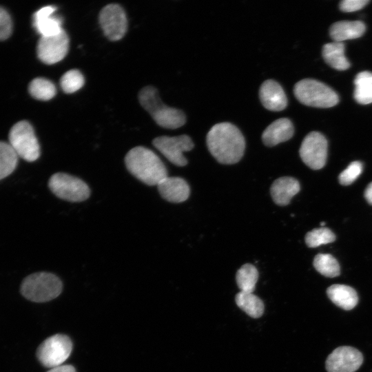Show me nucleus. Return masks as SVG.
Instances as JSON below:
<instances>
[{
    "mask_svg": "<svg viewBox=\"0 0 372 372\" xmlns=\"http://www.w3.org/2000/svg\"><path fill=\"white\" fill-rule=\"evenodd\" d=\"M206 141L211 154L220 163H236L244 154V136L238 128L230 123H219L212 126Z\"/></svg>",
    "mask_w": 372,
    "mask_h": 372,
    "instance_id": "f257e3e1",
    "label": "nucleus"
},
{
    "mask_svg": "<svg viewBox=\"0 0 372 372\" xmlns=\"http://www.w3.org/2000/svg\"><path fill=\"white\" fill-rule=\"evenodd\" d=\"M129 172L143 183L157 185L167 176V171L161 158L151 149L143 146L131 149L125 157Z\"/></svg>",
    "mask_w": 372,
    "mask_h": 372,
    "instance_id": "f03ea898",
    "label": "nucleus"
},
{
    "mask_svg": "<svg viewBox=\"0 0 372 372\" xmlns=\"http://www.w3.org/2000/svg\"><path fill=\"white\" fill-rule=\"evenodd\" d=\"M138 100L142 107L162 127L176 129L186 122L183 112L165 105L161 101L157 90L153 86L143 87L138 94Z\"/></svg>",
    "mask_w": 372,
    "mask_h": 372,
    "instance_id": "7ed1b4c3",
    "label": "nucleus"
},
{
    "mask_svg": "<svg viewBox=\"0 0 372 372\" xmlns=\"http://www.w3.org/2000/svg\"><path fill=\"white\" fill-rule=\"evenodd\" d=\"M62 289V282L56 275L49 272H37L23 279L20 291L23 297L30 301L44 302L59 296Z\"/></svg>",
    "mask_w": 372,
    "mask_h": 372,
    "instance_id": "20e7f679",
    "label": "nucleus"
},
{
    "mask_svg": "<svg viewBox=\"0 0 372 372\" xmlns=\"http://www.w3.org/2000/svg\"><path fill=\"white\" fill-rule=\"evenodd\" d=\"M293 92L301 103L310 107L328 108L335 105L339 101L338 94L330 87L311 79L296 83Z\"/></svg>",
    "mask_w": 372,
    "mask_h": 372,
    "instance_id": "39448f33",
    "label": "nucleus"
},
{
    "mask_svg": "<svg viewBox=\"0 0 372 372\" xmlns=\"http://www.w3.org/2000/svg\"><path fill=\"white\" fill-rule=\"evenodd\" d=\"M9 144L18 157L26 161H34L40 156V146L34 129L26 121H19L12 127Z\"/></svg>",
    "mask_w": 372,
    "mask_h": 372,
    "instance_id": "423d86ee",
    "label": "nucleus"
},
{
    "mask_svg": "<svg viewBox=\"0 0 372 372\" xmlns=\"http://www.w3.org/2000/svg\"><path fill=\"white\" fill-rule=\"evenodd\" d=\"M48 187L56 196L69 202H82L90 195V189L83 180L63 172L54 174L49 179Z\"/></svg>",
    "mask_w": 372,
    "mask_h": 372,
    "instance_id": "0eeeda50",
    "label": "nucleus"
},
{
    "mask_svg": "<svg viewBox=\"0 0 372 372\" xmlns=\"http://www.w3.org/2000/svg\"><path fill=\"white\" fill-rule=\"evenodd\" d=\"M72 350L71 339L66 335L55 334L45 339L37 350L40 363L48 368L62 365Z\"/></svg>",
    "mask_w": 372,
    "mask_h": 372,
    "instance_id": "6e6552de",
    "label": "nucleus"
},
{
    "mask_svg": "<svg viewBox=\"0 0 372 372\" xmlns=\"http://www.w3.org/2000/svg\"><path fill=\"white\" fill-rule=\"evenodd\" d=\"M153 145L168 159L177 166H185L187 163L183 152L193 149L194 144L187 135L177 136H162L153 140Z\"/></svg>",
    "mask_w": 372,
    "mask_h": 372,
    "instance_id": "1a4fd4ad",
    "label": "nucleus"
},
{
    "mask_svg": "<svg viewBox=\"0 0 372 372\" xmlns=\"http://www.w3.org/2000/svg\"><path fill=\"white\" fill-rule=\"evenodd\" d=\"M327 141L318 132H311L304 138L300 147L302 161L311 169L322 168L327 158Z\"/></svg>",
    "mask_w": 372,
    "mask_h": 372,
    "instance_id": "9d476101",
    "label": "nucleus"
},
{
    "mask_svg": "<svg viewBox=\"0 0 372 372\" xmlns=\"http://www.w3.org/2000/svg\"><path fill=\"white\" fill-rule=\"evenodd\" d=\"M99 23L104 34L110 40L121 39L127 28V21L123 8L118 4H108L100 12Z\"/></svg>",
    "mask_w": 372,
    "mask_h": 372,
    "instance_id": "9b49d317",
    "label": "nucleus"
},
{
    "mask_svg": "<svg viewBox=\"0 0 372 372\" xmlns=\"http://www.w3.org/2000/svg\"><path fill=\"white\" fill-rule=\"evenodd\" d=\"M363 355L357 349L342 346L334 349L327 357V372H355L362 365Z\"/></svg>",
    "mask_w": 372,
    "mask_h": 372,
    "instance_id": "f8f14e48",
    "label": "nucleus"
},
{
    "mask_svg": "<svg viewBox=\"0 0 372 372\" xmlns=\"http://www.w3.org/2000/svg\"><path fill=\"white\" fill-rule=\"evenodd\" d=\"M68 48L69 38L63 30L53 36L41 37L37 47V56L45 64H54L65 56Z\"/></svg>",
    "mask_w": 372,
    "mask_h": 372,
    "instance_id": "ddd939ff",
    "label": "nucleus"
},
{
    "mask_svg": "<svg viewBox=\"0 0 372 372\" xmlns=\"http://www.w3.org/2000/svg\"><path fill=\"white\" fill-rule=\"evenodd\" d=\"M56 8L52 6H44L38 10L33 16V25L41 37H50L59 34L62 28V19L54 15Z\"/></svg>",
    "mask_w": 372,
    "mask_h": 372,
    "instance_id": "4468645a",
    "label": "nucleus"
},
{
    "mask_svg": "<svg viewBox=\"0 0 372 372\" xmlns=\"http://www.w3.org/2000/svg\"><path fill=\"white\" fill-rule=\"evenodd\" d=\"M259 96L262 105L270 111H281L287 105V98L282 87L274 80L269 79L262 83Z\"/></svg>",
    "mask_w": 372,
    "mask_h": 372,
    "instance_id": "2eb2a0df",
    "label": "nucleus"
},
{
    "mask_svg": "<svg viewBox=\"0 0 372 372\" xmlns=\"http://www.w3.org/2000/svg\"><path fill=\"white\" fill-rule=\"evenodd\" d=\"M157 187L163 198L171 203L183 202L189 196V185L180 177L167 176L157 185Z\"/></svg>",
    "mask_w": 372,
    "mask_h": 372,
    "instance_id": "dca6fc26",
    "label": "nucleus"
},
{
    "mask_svg": "<svg viewBox=\"0 0 372 372\" xmlns=\"http://www.w3.org/2000/svg\"><path fill=\"white\" fill-rule=\"evenodd\" d=\"M293 133L294 128L291 121L287 118H280L267 127L262 133V140L265 145L273 147L289 140Z\"/></svg>",
    "mask_w": 372,
    "mask_h": 372,
    "instance_id": "f3484780",
    "label": "nucleus"
},
{
    "mask_svg": "<svg viewBox=\"0 0 372 372\" xmlns=\"http://www.w3.org/2000/svg\"><path fill=\"white\" fill-rule=\"evenodd\" d=\"M300 189L299 182L289 176L276 179L271 186V195L274 203L278 205H287L293 196Z\"/></svg>",
    "mask_w": 372,
    "mask_h": 372,
    "instance_id": "a211bd4d",
    "label": "nucleus"
},
{
    "mask_svg": "<svg viewBox=\"0 0 372 372\" xmlns=\"http://www.w3.org/2000/svg\"><path fill=\"white\" fill-rule=\"evenodd\" d=\"M366 26L360 21H340L333 23L329 30L330 36L335 42L360 37L365 32Z\"/></svg>",
    "mask_w": 372,
    "mask_h": 372,
    "instance_id": "6ab92c4d",
    "label": "nucleus"
},
{
    "mask_svg": "<svg viewBox=\"0 0 372 372\" xmlns=\"http://www.w3.org/2000/svg\"><path fill=\"white\" fill-rule=\"evenodd\" d=\"M329 298L338 307L344 309H353L358 302L356 291L350 286L335 284L327 289Z\"/></svg>",
    "mask_w": 372,
    "mask_h": 372,
    "instance_id": "aec40b11",
    "label": "nucleus"
},
{
    "mask_svg": "<svg viewBox=\"0 0 372 372\" xmlns=\"http://www.w3.org/2000/svg\"><path fill=\"white\" fill-rule=\"evenodd\" d=\"M344 44L342 42L326 43L322 48V56L325 62L338 70H345L350 63L345 56Z\"/></svg>",
    "mask_w": 372,
    "mask_h": 372,
    "instance_id": "412c9836",
    "label": "nucleus"
},
{
    "mask_svg": "<svg viewBox=\"0 0 372 372\" xmlns=\"http://www.w3.org/2000/svg\"><path fill=\"white\" fill-rule=\"evenodd\" d=\"M354 99L360 104L372 103V72L363 71L358 73L354 80Z\"/></svg>",
    "mask_w": 372,
    "mask_h": 372,
    "instance_id": "4be33fe9",
    "label": "nucleus"
},
{
    "mask_svg": "<svg viewBox=\"0 0 372 372\" xmlns=\"http://www.w3.org/2000/svg\"><path fill=\"white\" fill-rule=\"evenodd\" d=\"M237 306L253 318H260L264 312L262 300L253 293L240 291L235 296Z\"/></svg>",
    "mask_w": 372,
    "mask_h": 372,
    "instance_id": "5701e85b",
    "label": "nucleus"
},
{
    "mask_svg": "<svg viewBox=\"0 0 372 372\" xmlns=\"http://www.w3.org/2000/svg\"><path fill=\"white\" fill-rule=\"evenodd\" d=\"M258 278L257 269L251 264L243 265L237 271L236 280L242 292L253 293Z\"/></svg>",
    "mask_w": 372,
    "mask_h": 372,
    "instance_id": "b1692460",
    "label": "nucleus"
},
{
    "mask_svg": "<svg viewBox=\"0 0 372 372\" xmlns=\"http://www.w3.org/2000/svg\"><path fill=\"white\" fill-rule=\"evenodd\" d=\"M18 158L9 143L0 141V180L13 172L17 165Z\"/></svg>",
    "mask_w": 372,
    "mask_h": 372,
    "instance_id": "393cba45",
    "label": "nucleus"
},
{
    "mask_svg": "<svg viewBox=\"0 0 372 372\" xmlns=\"http://www.w3.org/2000/svg\"><path fill=\"white\" fill-rule=\"evenodd\" d=\"M30 95L38 100L48 101L52 99L56 92L54 84L44 78H36L29 85Z\"/></svg>",
    "mask_w": 372,
    "mask_h": 372,
    "instance_id": "a878e982",
    "label": "nucleus"
},
{
    "mask_svg": "<svg viewBox=\"0 0 372 372\" xmlns=\"http://www.w3.org/2000/svg\"><path fill=\"white\" fill-rule=\"evenodd\" d=\"M313 267L322 275L333 278L340 273V265L337 260L328 254H319L313 260Z\"/></svg>",
    "mask_w": 372,
    "mask_h": 372,
    "instance_id": "bb28decb",
    "label": "nucleus"
},
{
    "mask_svg": "<svg viewBox=\"0 0 372 372\" xmlns=\"http://www.w3.org/2000/svg\"><path fill=\"white\" fill-rule=\"evenodd\" d=\"M335 240V236L332 231L324 227L314 229L305 236L307 245L312 248L332 242Z\"/></svg>",
    "mask_w": 372,
    "mask_h": 372,
    "instance_id": "cd10ccee",
    "label": "nucleus"
},
{
    "mask_svg": "<svg viewBox=\"0 0 372 372\" xmlns=\"http://www.w3.org/2000/svg\"><path fill=\"white\" fill-rule=\"evenodd\" d=\"M85 80L81 72L78 70H70L61 78L60 84L62 90L67 94H71L81 89Z\"/></svg>",
    "mask_w": 372,
    "mask_h": 372,
    "instance_id": "c85d7f7f",
    "label": "nucleus"
},
{
    "mask_svg": "<svg viewBox=\"0 0 372 372\" xmlns=\"http://www.w3.org/2000/svg\"><path fill=\"white\" fill-rule=\"evenodd\" d=\"M362 164L360 161H353L339 175V182L342 185H349L353 183L362 174Z\"/></svg>",
    "mask_w": 372,
    "mask_h": 372,
    "instance_id": "c756f323",
    "label": "nucleus"
},
{
    "mask_svg": "<svg viewBox=\"0 0 372 372\" xmlns=\"http://www.w3.org/2000/svg\"><path fill=\"white\" fill-rule=\"evenodd\" d=\"M12 30L11 18L8 12L0 7V41L8 39Z\"/></svg>",
    "mask_w": 372,
    "mask_h": 372,
    "instance_id": "7c9ffc66",
    "label": "nucleus"
},
{
    "mask_svg": "<svg viewBox=\"0 0 372 372\" xmlns=\"http://www.w3.org/2000/svg\"><path fill=\"white\" fill-rule=\"evenodd\" d=\"M369 0H344L340 3V8L343 12L357 11L364 8Z\"/></svg>",
    "mask_w": 372,
    "mask_h": 372,
    "instance_id": "2f4dec72",
    "label": "nucleus"
},
{
    "mask_svg": "<svg viewBox=\"0 0 372 372\" xmlns=\"http://www.w3.org/2000/svg\"><path fill=\"white\" fill-rule=\"evenodd\" d=\"M47 372H76L75 368L70 364L60 365L51 368Z\"/></svg>",
    "mask_w": 372,
    "mask_h": 372,
    "instance_id": "473e14b6",
    "label": "nucleus"
},
{
    "mask_svg": "<svg viewBox=\"0 0 372 372\" xmlns=\"http://www.w3.org/2000/svg\"><path fill=\"white\" fill-rule=\"evenodd\" d=\"M364 197L367 202L372 205V182L366 187L364 192Z\"/></svg>",
    "mask_w": 372,
    "mask_h": 372,
    "instance_id": "72a5a7b5",
    "label": "nucleus"
},
{
    "mask_svg": "<svg viewBox=\"0 0 372 372\" xmlns=\"http://www.w3.org/2000/svg\"><path fill=\"white\" fill-rule=\"evenodd\" d=\"M324 225H325V223H324V222L320 223L321 226H324Z\"/></svg>",
    "mask_w": 372,
    "mask_h": 372,
    "instance_id": "f704fd0d",
    "label": "nucleus"
}]
</instances>
